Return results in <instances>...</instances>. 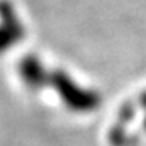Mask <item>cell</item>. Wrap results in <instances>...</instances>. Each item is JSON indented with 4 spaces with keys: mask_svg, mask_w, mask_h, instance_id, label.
<instances>
[{
    "mask_svg": "<svg viewBox=\"0 0 146 146\" xmlns=\"http://www.w3.org/2000/svg\"><path fill=\"white\" fill-rule=\"evenodd\" d=\"M138 106L146 109V92L143 93V95H140V98H138Z\"/></svg>",
    "mask_w": 146,
    "mask_h": 146,
    "instance_id": "cell-1",
    "label": "cell"
},
{
    "mask_svg": "<svg viewBox=\"0 0 146 146\" xmlns=\"http://www.w3.org/2000/svg\"><path fill=\"white\" fill-rule=\"evenodd\" d=\"M145 129H146V120H145Z\"/></svg>",
    "mask_w": 146,
    "mask_h": 146,
    "instance_id": "cell-2",
    "label": "cell"
}]
</instances>
